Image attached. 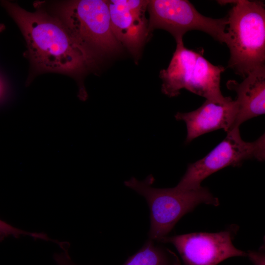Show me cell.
Instances as JSON below:
<instances>
[{
	"label": "cell",
	"mask_w": 265,
	"mask_h": 265,
	"mask_svg": "<svg viewBox=\"0 0 265 265\" xmlns=\"http://www.w3.org/2000/svg\"><path fill=\"white\" fill-rule=\"evenodd\" d=\"M1 3L25 39L31 77L49 72L78 78L97 65L99 55L80 43L56 16L42 9L29 12L6 0Z\"/></svg>",
	"instance_id": "6da1fadb"
},
{
	"label": "cell",
	"mask_w": 265,
	"mask_h": 265,
	"mask_svg": "<svg viewBox=\"0 0 265 265\" xmlns=\"http://www.w3.org/2000/svg\"><path fill=\"white\" fill-rule=\"evenodd\" d=\"M227 18L228 67L245 78L265 65V4L261 1L236 0Z\"/></svg>",
	"instance_id": "7a4b0ae2"
},
{
	"label": "cell",
	"mask_w": 265,
	"mask_h": 265,
	"mask_svg": "<svg viewBox=\"0 0 265 265\" xmlns=\"http://www.w3.org/2000/svg\"><path fill=\"white\" fill-rule=\"evenodd\" d=\"M155 181L150 175L143 181L132 177L125 185L143 196L150 211L149 239L159 242L167 236L177 222L201 204L217 206L218 199L207 187L191 190L172 188H158L152 186Z\"/></svg>",
	"instance_id": "3957f363"
},
{
	"label": "cell",
	"mask_w": 265,
	"mask_h": 265,
	"mask_svg": "<svg viewBox=\"0 0 265 265\" xmlns=\"http://www.w3.org/2000/svg\"><path fill=\"white\" fill-rule=\"evenodd\" d=\"M176 41V48L168 67L159 73L162 92L173 97L186 89L206 99L226 100L220 84L224 67L213 65L200 52L186 48L183 39Z\"/></svg>",
	"instance_id": "277c9868"
},
{
	"label": "cell",
	"mask_w": 265,
	"mask_h": 265,
	"mask_svg": "<svg viewBox=\"0 0 265 265\" xmlns=\"http://www.w3.org/2000/svg\"><path fill=\"white\" fill-rule=\"evenodd\" d=\"M56 9L55 16L74 36L98 54L120 49L111 28L108 0H70L61 2Z\"/></svg>",
	"instance_id": "5b68a950"
},
{
	"label": "cell",
	"mask_w": 265,
	"mask_h": 265,
	"mask_svg": "<svg viewBox=\"0 0 265 265\" xmlns=\"http://www.w3.org/2000/svg\"><path fill=\"white\" fill-rule=\"evenodd\" d=\"M227 133L226 137L206 156L188 165L176 186L185 190L197 189L207 177L225 167L240 166L247 159L265 160L264 134L253 142H246L241 138L239 128Z\"/></svg>",
	"instance_id": "8992f818"
},
{
	"label": "cell",
	"mask_w": 265,
	"mask_h": 265,
	"mask_svg": "<svg viewBox=\"0 0 265 265\" xmlns=\"http://www.w3.org/2000/svg\"><path fill=\"white\" fill-rule=\"evenodd\" d=\"M149 13L148 31L156 29L168 31L175 40L183 39L187 31L198 30L211 35L215 40L226 44L227 17L213 19L203 16L186 0H148Z\"/></svg>",
	"instance_id": "52a82bcc"
},
{
	"label": "cell",
	"mask_w": 265,
	"mask_h": 265,
	"mask_svg": "<svg viewBox=\"0 0 265 265\" xmlns=\"http://www.w3.org/2000/svg\"><path fill=\"white\" fill-rule=\"evenodd\" d=\"M238 228L234 224L217 233L197 232L166 236L159 242L172 244L184 265H217L231 257L247 256L246 252L233 244Z\"/></svg>",
	"instance_id": "ba28073f"
},
{
	"label": "cell",
	"mask_w": 265,
	"mask_h": 265,
	"mask_svg": "<svg viewBox=\"0 0 265 265\" xmlns=\"http://www.w3.org/2000/svg\"><path fill=\"white\" fill-rule=\"evenodd\" d=\"M108 3L115 37L137 59L149 34L145 16L148 0H111Z\"/></svg>",
	"instance_id": "9c48e42d"
},
{
	"label": "cell",
	"mask_w": 265,
	"mask_h": 265,
	"mask_svg": "<svg viewBox=\"0 0 265 265\" xmlns=\"http://www.w3.org/2000/svg\"><path fill=\"white\" fill-rule=\"evenodd\" d=\"M238 112L235 100L227 97L224 101L206 99L197 109L188 112H177V120L183 121L186 126V143L205 133L218 129L227 132L233 130Z\"/></svg>",
	"instance_id": "30bf717a"
},
{
	"label": "cell",
	"mask_w": 265,
	"mask_h": 265,
	"mask_svg": "<svg viewBox=\"0 0 265 265\" xmlns=\"http://www.w3.org/2000/svg\"><path fill=\"white\" fill-rule=\"evenodd\" d=\"M226 86L237 93L238 112L233 129L239 128L247 120L265 114V65L253 70L241 82L229 80Z\"/></svg>",
	"instance_id": "8fae6325"
},
{
	"label": "cell",
	"mask_w": 265,
	"mask_h": 265,
	"mask_svg": "<svg viewBox=\"0 0 265 265\" xmlns=\"http://www.w3.org/2000/svg\"><path fill=\"white\" fill-rule=\"evenodd\" d=\"M123 265H180V261L174 252L149 239Z\"/></svg>",
	"instance_id": "7c38bea8"
},
{
	"label": "cell",
	"mask_w": 265,
	"mask_h": 265,
	"mask_svg": "<svg viewBox=\"0 0 265 265\" xmlns=\"http://www.w3.org/2000/svg\"><path fill=\"white\" fill-rule=\"evenodd\" d=\"M11 235L16 238L21 235L28 236L33 238L35 234L34 233H30L17 228L0 219V240Z\"/></svg>",
	"instance_id": "4fadbf2b"
},
{
	"label": "cell",
	"mask_w": 265,
	"mask_h": 265,
	"mask_svg": "<svg viewBox=\"0 0 265 265\" xmlns=\"http://www.w3.org/2000/svg\"><path fill=\"white\" fill-rule=\"evenodd\" d=\"M263 248L261 247L258 251H248L247 256L255 265H265V254Z\"/></svg>",
	"instance_id": "5bb4252c"
},
{
	"label": "cell",
	"mask_w": 265,
	"mask_h": 265,
	"mask_svg": "<svg viewBox=\"0 0 265 265\" xmlns=\"http://www.w3.org/2000/svg\"><path fill=\"white\" fill-rule=\"evenodd\" d=\"M54 260L57 265H74L71 263L69 256L65 254H58L54 257Z\"/></svg>",
	"instance_id": "9a60e30c"
},
{
	"label": "cell",
	"mask_w": 265,
	"mask_h": 265,
	"mask_svg": "<svg viewBox=\"0 0 265 265\" xmlns=\"http://www.w3.org/2000/svg\"><path fill=\"white\" fill-rule=\"evenodd\" d=\"M5 29V26L2 24H0V32H2Z\"/></svg>",
	"instance_id": "2e32d148"
},
{
	"label": "cell",
	"mask_w": 265,
	"mask_h": 265,
	"mask_svg": "<svg viewBox=\"0 0 265 265\" xmlns=\"http://www.w3.org/2000/svg\"><path fill=\"white\" fill-rule=\"evenodd\" d=\"M1 92V86L0 85V94Z\"/></svg>",
	"instance_id": "e0dca14e"
}]
</instances>
